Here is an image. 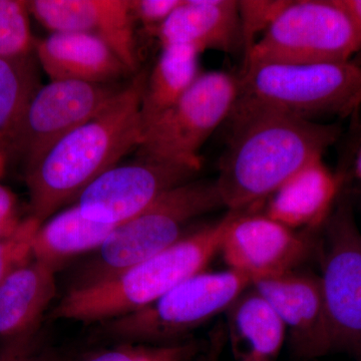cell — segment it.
<instances>
[{"instance_id": "1", "label": "cell", "mask_w": 361, "mask_h": 361, "mask_svg": "<svg viewBox=\"0 0 361 361\" xmlns=\"http://www.w3.org/2000/svg\"><path fill=\"white\" fill-rule=\"evenodd\" d=\"M216 179L228 212L254 211L341 135L336 125L306 120L239 97Z\"/></svg>"}, {"instance_id": "2", "label": "cell", "mask_w": 361, "mask_h": 361, "mask_svg": "<svg viewBox=\"0 0 361 361\" xmlns=\"http://www.w3.org/2000/svg\"><path fill=\"white\" fill-rule=\"evenodd\" d=\"M148 71H137L99 115L56 142L26 173L30 217L45 222L141 142V104Z\"/></svg>"}, {"instance_id": "3", "label": "cell", "mask_w": 361, "mask_h": 361, "mask_svg": "<svg viewBox=\"0 0 361 361\" xmlns=\"http://www.w3.org/2000/svg\"><path fill=\"white\" fill-rule=\"evenodd\" d=\"M227 221L228 213L108 281L68 290L52 316L54 319L101 323L155 302L182 282L206 271L219 254Z\"/></svg>"}, {"instance_id": "4", "label": "cell", "mask_w": 361, "mask_h": 361, "mask_svg": "<svg viewBox=\"0 0 361 361\" xmlns=\"http://www.w3.org/2000/svg\"><path fill=\"white\" fill-rule=\"evenodd\" d=\"M225 208L216 180H192L161 195L115 230L75 272L71 289L103 283L185 236L190 223Z\"/></svg>"}, {"instance_id": "5", "label": "cell", "mask_w": 361, "mask_h": 361, "mask_svg": "<svg viewBox=\"0 0 361 361\" xmlns=\"http://www.w3.org/2000/svg\"><path fill=\"white\" fill-rule=\"evenodd\" d=\"M252 285L234 271H203L142 310L97 323L94 334L106 341L171 344L223 314Z\"/></svg>"}, {"instance_id": "6", "label": "cell", "mask_w": 361, "mask_h": 361, "mask_svg": "<svg viewBox=\"0 0 361 361\" xmlns=\"http://www.w3.org/2000/svg\"><path fill=\"white\" fill-rule=\"evenodd\" d=\"M239 97L306 120L353 115L361 106V66L355 61L255 63L239 77Z\"/></svg>"}, {"instance_id": "7", "label": "cell", "mask_w": 361, "mask_h": 361, "mask_svg": "<svg viewBox=\"0 0 361 361\" xmlns=\"http://www.w3.org/2000/svg\"><path fill=\"white\" fill-rule=\"evenodd\" d=\"M360 51L361 32L336 0H287L244 59V68L343 63Z\"/></svg>"}, {"instance_id": "8", "label": "cell", "mask_w": 361, "mask_h": 361, "mask_svg": "<svg viewBox=\"0 0 361 361\" xmlns=\"http://www.w3.org/2000/svg\"><path fill=\"white\" fill-rule=\"evenodd\" d=\"M239 94L237 75L219 71L201 73L179 101L144 130L139 159L201 170L199 151L231 115Z\"/></svg>"}, {"instance_id": "9", "label": "cell", "mask_w": 361, "mask_h": 361, "mask_svg": "<svg viewBox=\"0 0 361 361\" xmlns=\"http://www.w3.org/2000/svg\"><path fill=\"white\" fill-rule=\"evenodd\" d=\"M322 284L332 353L361 361V232L348 199L337 201L322 229Z\"/></svg>"}, {"instance_id": "10", "label": "cell", "mask_w": 361, "mask_h": 361, "mask_svg": "<svg viewBox=\"0 0 361 361\" xmlns=\"http://www.w3.org/2000/svg\"><path fill=\"white\" fill-rule=\"evenodd\" d=\"M123 87L73 80L42 85L9 142L4 168L16 163L23 175L30 172L56 142L103 111Z\"/></svg>"}, {"instance_id": "11", "label": "cell", "mask_w": 361, "mask_h": 361, "mask_svg": "<svg viewBox=\"0 0 361 361\" xmlns=\"http://www.w3.org/2000/svg\"><path fill=\"white\" fill-rule=\"evenodd\" d=\"M317 233L291 229L265 213L228 212L219 254L251 283L298 269L313 253Z\"/></svg>"}, {"instance_id": "12", "label": "cell", "mask_w": 361, "mask_h": 361, "mask_svg": "<svg viewBox=\"0 0 361 361\" xmlns=\"http://www.w3.org/2000/svg\"><path fill=\"white\" fill-rule=\"evenodd\" d=\"M200 170L139 159L116 165L89 185L75 202L85 218L103 224H123L173 188L195 179Z\"/></svg>"}, {"instance_id": "13", "label": "cell", "mask_w": 361, "mask_h": 361, "mask_svg": "<svg viewBox=\"0 0 361 361\" xmlns=\"http://www.w3.org/2000/svg\"><path fill=\"white\" fill-rule=\"evenodd\" d=\"M252 287L283 323L286 343L294 358L310 361L331 355V334L319 275L298 268L257 280Z\"/></svg>"}, {"instance_id": "14", "label": "cell", "mask_w": 361, "mask_h": 361, "mask_svg": "<svg viewBox=\"0 0 361 361\" xmlns=\"http://www.w3.org/2000/svg\"><path fill=\"white\" fill-rule=\"evenodd\" d=\"M30 16L51 32H78L101 39L137 73L139 54L130 0H32Z\"/></svg>"}, {"instance_id": "15", "label": "cell", "mask_w": 361, "mask_h": 361, "mask_svg": "<svg viewBox=\"0 0 361 361\" xmlns=\"http://www.w3.org/2000/svg\"><path fill=\"white\" fill-rule=\"evenodd\" d=\"M153 35L161 47H186L200 54L207 49L231 54L243 52L236 0H182Z\"/></svg>"}, {"instance_id": "16", "label": "cell", "mask_w": 361, "mask_h": 361, "mask_svg": "<svg viewBox=\"0 0 361 361\" xmlns=\"http://www.w3.org/2000/svg\"><path fill=\"white\" fill-rule=\"evenodd\" d=\"M343 177L316 159L268 199L265 214L291 229L319 232L336 207Z\"/></svg>"}, {"instance_id": "17", "label": "cell", "mask_w": 361, "mask_h": 361, "mask_svg": "<svg viewBox=\"0 0 361 361\" xmlns=\"http://www.w3.org/2000/svg\"><path fill=\"white\" fill-rule=\"evenodd\" d=\"M35 56L54 80L109 85L130 73L101 39L78 32H51L37 40Z\"/></svg>"}, {"instance_id": "18", "label": "cell", "mask_w": 361, "mask_h": 361, "mask_svg": "<svg viewBox=\"0 0 361 361\" xmlns=\"http://www.w3.org/2000/svg\"><path fill=\"white\" fill-rule=\"evenodd\" d=\"M56 271L30 259L0 284V345L39 334L56 293Z\"/></svg>"}, {"instance_id": "19", "label": "cell", "mask_w": 361, "mask_h": 361, "mask_svg": "<svg viewBox=\"0 0 361 361\" xmlns=\"http://www.w3.org/2000/svg\"><path fill=\"white\" fill-rule=\"evenodd\" d=\"M237 361H277L286 331L267 301L249 287L225 312Z\"/></svg>"}, {"instance_id": "20", "label": "cell", "mask_w": 361, "mask_h": 361, "mask_svg": "<svg viewBox=\"0 0 361 361\" xmlns=\"http://www.w3.org/2000/svg\"><path fill=\"white\" fill-rule=\"evenodd\" d=\"M116 227L87 219L73 204L39 226L33 238L32 259L58 271L71 259L97 251Z\"/></svg>"}, {"instance_id": "21", "label": "cell", "mask_w": 361, "mask_h": 361, "mask_svg": "<svg viewBox=\"0 0 361 361\" xmlns=\"http://www.w3.org/2000/svg\"><path fill=\"white\" fill-rule=\"evenodd\" d=\"M161 49L160 58L148 73L142 92V133L179 101L201 73L200 54L194 49L178 45Z\"/></svg>"}, {"instance_id": "22", "label": "cell", "mask_w": 361, "mask_h": 361, "mask_svg": "<svg viewBox=\"0 0 361 361\" xmlns=\"http://www.w3.org/2000/svg\"><path fill=\"white\" fill-rule=\"evenodd\" d=\"M42 87L33 56L0 59V175L9 142L33 94Z\"/></svg>"}, {"instance_id": "23", "label": "cell", "mask_w": 361, "mask_h": 361, "mask_svg": "<svg viewBox=\"0 0 361 361\" xmlns=\"http://www.w3.org/2000/svg\"><path fill=\"white\" fill-rule=\"evenodd\" d=\"M30 13L25 0H0V59H21L35 54Z\"/></svg>"}, {"instance_id": "24", "label": "cell", "mask_w": 361, "mask_h": 361, "mask_svg": "<svg viewBox=\"0 0 361 361\" xmlns=\"http://www.w3.org/2000/svg\"><path fill=\"white\" fill-rule=\"evenodd\" d=\"M201 344L193 339L171 344L121 342L85 355L78 361H192L200 353Z\"/></svg>"}, {"instance_id": "25", "label": "cell", "mask_w": 361, "mask_h": 361, "mask_svg": "<svg viewBox=\"0 0 361 361\" xmlns=\"http://www.w3.org/2000/svg\"><path fill=\"white\" fill-rule=\"evenodd\" d=\"M287 0H242L238 1L244 59L266 32Z\"/></svg>"}, {"instance_id": "26", "label": "cell", "mask_w": 361, "mask_h": 361, "mask_svg": "<svg viewBox=\"0 0 361 361\" xmlns=\"http://www.w3.org/2000/svg\"><path fill=\"white\" fill-rule=\"evenodd\" d=\"M40 224L27 217L13 236L0 241V284L13 270L32 259V243Z\"/></svg>"}, {"instance_id": "27", "label": "cell", "mask_w": 361, "mask_h": 361, "mask_svg": "<svg viewBox=\"0 0 361 361\" xmlns=\"http://www.w3.org/2000/svg\"><path fill=\"white\" fill-rule=\"evenodd\" d=\"M182 0H130L134 20L146 26L151 35L174 13Z\"/></svg>"}, {"instance_id": "28", "label": "cell", "mask_w": 361, "mask_h": 361, "mask_svg": "<svg viewBox=\"0 0 361 361\" xmlns=\"http://www.w3.org/2000/svg\"><path fill=\"white\" fill-rule=\"evenodd\" d=\"M25 220L20 218L16 195L0 183V241L16 234Z\"/></svg>"}, {"instance_id": "29", "label": "cell", "mask_w": 361, "mask_h": 361, "mask_svg": "<svg viewBox=\"0 0 361 361\" xmlns=\"http://www.w3.org/2000/svg\"><path fill=\"white\" fill-rule=\"evenodd\" d=\"M40 334L0 345V361H27L42 348Z\"/></svg>"}, {"instance_id": "30", "label": "cell", "mask_w": 361, "mask_h": 361, "mask_svg": "<svg viewBox=\"0 0 361 361\" xmlns=\"http://www.w3.org/2000/svg\"><path fill=\"white\" fill-rule=\"evenodd\" d=\"M361 32V0H336Z\"/></svg>"}, {"instance_id": "31", "label": "cell", "mask_w": 361, "mask_h": 361, "mask_svg": "<svg viewBox=\"0 0 361 361\" xmlns=\"http://www.w3.org/2000/svg\"><path fill=\"white\" fill-rule=\"evenodd\" d=\"M27 361H68L65 353L51 346H42Z\"/></svg>"}, {"instance_id": "32", "label": "cell", "mask_w": 361, "mask_h": 361, "mask_svg": "<svg viewBox=\"0 0 361 361\" xmlns=\"http://www.w3.org/2000/svg\"><path fill=\"white\" fill-rule=\"evenodd\" d=\"M355 175L361 180V147L355 161Z\"/></svg>"}]
</instances>
